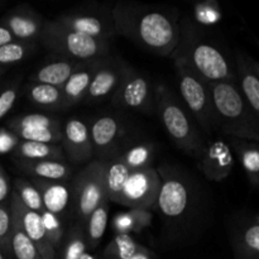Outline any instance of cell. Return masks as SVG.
<instances>
[{
	"instance_id": "cell-46",
	"label": "cell",
	"mask_w": 259,
	"mask_h": 259,
	"mask_svg": "<svg viewBox=\"0 0 259 259\" xmlns=\"http://www.w3.org/2000/svg\"><path fill=\"white\" fill-rule=\"evenodd\" d=\"M80 259H96V258H95V257H93V255H91V254H89V253L86 252L85 254H83L82 257H81Z\"/></svg>"
},
{
	"instance_id": "cell-17",
	"label": "cell",
	"mask_w": 259,
	"mask_h": 259,
	"mask_svg": "<svg viewBox=\"0 0 259 259\" xmlns=\"http://www.w3.org/2000/svg\"><path fill=\"white\" fill-rule=\"evenodd\" d=\"M125 67L126 63L118 58H106L105 62L99 67V70L94 75L83 101L93 104L106 98H111L120 82Z\"/></svg>"
},
{
	"instance_id": "cell-25",
	"label": "cell",
	"mask_w": 259,
	"mask_h": 259,
	"mask_svg": "<svg viewBox=\"0 0 259 259\" xmlns=\"http://www.w3.org/2000/svg\"><path fill=\"white\" fill-rule=\"evenodd\" d=\"M25 96L32 105L43 109V110H63L66 109L62 91L56 86L29 82L25 88Z\"/></svg>"
},
{
	"instance_id": "cell-15",
	"label": "cell",
	"mask_w": 259,
	"mask_h": 259,
	"mask_svg": "<svg viewBox=\"0 0 259 259\" xmlns=\"http://www.w3.org/2000/svg\"><path fill=\"white\" fill-rule=\"evenodd\" d=\"M10 210L12 215L18 220L22 229L28 235L33 244L37 247L42 259H56L57 252L51 245L47 235H46L45 227H43L42 218L38 212L27 209L18 199L14 191L10 195Z\"/></svg>"
},
{
	"instance_id": "cell-28",
	"label": "cell",
	"mask_w": 259,
	"mask_h": 259,
	"mask_svg": "<svg viewBox=\"0 0 259 259\" xmlns=\"http://www.w3.org/2000/svg\"><path fill=\"white\" fill-rule=\"evenodd\" d=\"M156 148L152 142H138L131 144L116 154V158L123 162L131 171L152 167Z\"/></svg>"
},
{
	"instance_id": "cell-37",
	"label": "cell",
	"mask_w": 259,
	"mask_h": 259,
	"mask_svg": "<svg viewBox=\"0 0 259 259\" xmlns=\"http://www.w3.org/2000/svg\"><path fill=\"white\" fill-rule=\"evenodd\" d=\"M40 218H42L46 235H47L51 245L55 248L56 252H58V250L61 249V247H62L66 235L65 229H63L62 219H61V217L52 214V212L47 211V210H45V211L40 214Z\"/></svg>"
},
{
	"instance_id": "cell-1",
	"label": "cell",
	"mask_w": 259,
	"mask_h": 259,
	"mask_svg": "<svg viewBox=\"0 0 259 259\" xmlns=\"http://www.w3.org/2000/svg\"><path fill=\"white\" fill-rule=\"evenodd\" d=\"M116 34L148 52L171 57L181 38L180 13L175 8L118 2L111 9Z\"/></svg>"
},
{
	"instance_id": "cell-20",
	"label": "cell",
	"mask_w": 259,
	"mask_h": 259,
	"mask_svg": "<svg viewBox=\"0 0 259 259\" xmlns=\"http://www.w3.org/2000/svg\"><path fill=\"white\" fill-rule=\"evenodd\" d=\"M85 63L86 62L57 56L56 58L48 60L39 68H37V71L30 76L29 82L46 83V85L61 89L65 85L66 81Z\"/></svg>"
},
{
	"instance_id": "cell-48",
	"label": "cell",
	"mask_w": 259,
	"mask_h": 259,
	"mask_svg": "<svg viewBox=\"0 0 259 259\" xmlns=\"http://www.w3.org/2000/svg\"><path fill=\"white\" fill-rule=\"evenodd\" d=\"M0 259H5V255L3 254V252H2V250H0Z\"/></svg>"
},
{
	"instance_id": "cell-36",
	"label": "cell",
	"mask_w": 259,
	"mask_h": 259,
	"mask_svg": "<svg viewBox=\"0 0 259 259\" xmlns=\"http://www.w3.org/2000/svg\"><path fill=\"white\" fill-rule=\"evenodd\" d=\"M14 192L17 194L20 202H22L27 209L38 212V214H42V212L45 211V206H43L42 197H40L39 191H38L37 187L30 182V180H15Z\"/></svg>"
},
{
	"instance_id": "cell-49",
	"label": "cell",
	"mask_w": 259,
	"mask_h": 259,
	"mask_svg": "<svg viewBox=\"0 0 259 259\" xmlns=\"http://www.w3.org/2000/svg\"><path fill=\"white\" fill-rule=\"evenodd\" d=\"M255 222H257L258 224H259V215H258V218H257V220H255Z\"/></svg>"
},
{
	"instance_id": "cell-5",
	"label": "cell",
	"mask_w": 259,
	"mask_h": 259,
	"mask_svg": "<svg viewBox=\"0 0 259 259\" xmlns=\"http://www.w3.org/2000/svg\"><path fill=\"white\" fill-rule=\"evenodd\" d=\"M47 50L61 57L81 62L106 57L110 51L109 40L96 39L62 27L55 20L46 19L39 38Z\"/></svg>"
},
{
	"instance_id": "cell-26",
	"label": "cell",
	"mask_w": 259,
	"mask_h": 259,
	"mask_svg": "<svg viewBox=\"0 0 259 259\" xmlns=\"http://www.w3.org/2000/svg\"><path fill=\"white\" fill-rule=\"evenodd\" d=\"M12 154L14 159H25V161H40V159L65 161L62 146L39 143V142L19 141Z\"/></svg>"
},
{
	"instance_id": "cell-35",
	"label": "cell",
	"mask_w": 259,
	"mask_h": 259,
	"mask_svg": "<svg viewBox=\"0 0 259 259\" xmlns=\"http://www.w3.org/2000/svg\"><path fill=\"white\" fill-rule=\"evenodd\" d=\"M146 249L131 235H115L105 248V254L111 259H132Z\"/></svg>"
},
{
	"instance_id": "cell-44",
	"label": "cell",
	"mask_w": 259,
	"mask_h": 259,
	"mask_svg": "<svg viewBox=\"0 0 259 259\" xmlns=\"http://www.w3.org/2000/svg\"><path fill=\"white\" fill-rule=\"evenodd\" d=\"M149 255H151V252L148 249H144L143 252L138 253L136 257H133L132 259H149Z\"/></svg>"
},
{
	"instance_id": "cell-43",
	"label": "cell",
	"mask_w": 259,
	"mask_h": 259,
	"mask_svg": "<svg viewBox=\"0 0 259 259\" xmlns=\"http://www.w3.org/2000/svg\"><path fill=\"white\" fill-rule=\"evenodd\" d=\"M13 40H15V39H14V37L12 35V33H10L7 28H4L3 25H0V46H4V45H7V43L13 42Z\"/></svg>"
},
{
	"instance_id": "cell-9",
	"label": "cell",
	"mask_w": 259,
	"mask_h": 259,
	"mask_svg": "<svg viewBox=\"0 0 259 259\" xmlns=\"http://www.w3.org/2000/svg\"><path fill=\"white\" fill-rule=\"evenodd\" d=\"M114 106L129 110L152 113L154 106V88L151 81L126 65L118 88L111 96Z\"/></svg>"
},
{
	"instance_id": "cell-8",
	"label": "cell",
	"mask_w": 259,
	"mask_h": 259,
	"mask_svg": "<svg viewBox=\"0 0 259 259\" xmlns=\"http://www.w3.org/2000/svg\"><path fill=\"white\" fill-rule=\"evenodd\" d=\"M157 172L161 179V186L156 206L166 219H182L192 205L194 190L191 181L184 172L169 164H162Z\"/></svg>"
},
{
	"instance_id": "cell-39",
	"label": "cell",
	"mask_w": 259,
	"mask_h": 259,
	"mask_svg": "<svg viewBox=\"0 0 259 259\" xmlns=\"http://www.w3.org/2000/svg\"><path fill=\"white\" fill-rule=\"evenodd\" d=\"M19 89L20 77L0 86V120H3L15 105L19 96Z\"/></svg>"
},
{
	"instance_id": "cell-13",
	"label": "cell",
	"mask_w": 259,
	"mask_h": 259,
	"mask_svg": "<svg viewBox=\"0 0 259 259\" xmlns=\"http://www.w3.org/2000/svg\"><path fill=\"white\" fill-rule=\"evenodd\" d=\"M234 163V153L224 139L206 142L201 154L197 157V168L211 182H220L229 177Z\"/></svg>"
},
{
	"instance_id": "cell-40",
	"label": "cell",
	"mask_w": 259,
	"mask_h": 259,
	"mask_svg": "<svg viewBox=\"0 0 259 259\" xmlns=\"http://www.w3.org/2000/svg\"><path fill=\"white\" fill-rule=\"evenodd\" d=\"M196 18L199 22L205 23V24H214L222 19V13L217 3H206L205 5L201 4L197 8Z\"/></svg>"
},
{
	"instance_id": "cell-24",
	"label": "cell",
	"mask_w": 259,
	"mask_h": 259,
	"mask_svg": "<svg viewBox=\"0 0 259 259\" xmlns=\"http://www.w3.org/2000/svg\"><path fill=\"white\" fill-rule=\"evenodd\" d=\"M233 153L237 154L250 185L259 189V143L252 141L229 138L228 139Z\"/></svg>"
},
{
	"instance_id": "cell-41",
	"label": "cell",
	"mask_w": 259,
	"mask_h": 259,
	"mask_svg": "<svg viewBox=\"0 0 259 259\" xmlns=\"http://www.w3.org/2000/svg\"><path fill=\"white\" fill-rule=\"evenodd\" d=\"M20 139L7 128L0 129V153H12Z\"/></svg>"
},
{
	"instance_id": "cell-27",
	"label": "cell",
	"mask_w": 259,
	"mask_h": 259,
	"mask_svg": "<svg viewBox=\"0 0 259 259\" xmlns=\"http://www.w3.org/2000/svg\"><path fill=\"white\" fill-rule=\"evenodd\" d=\"M153 215L149 210L129 209L118 212L111 220L115 235H131V233H141L152 224Z\"/></svg>"
},
{
	"instance_id": "cell-29",
	"label": "cell",
	"mask_w": 259,
	"mask_h": 259,
	"mask_svg": "<svg viewBox=\"0 0 259 259\" xmlns=\"http://www.w3.org/2000/svg\"><path fill=\"white\" fill-rule=\"evenodd\" d=\"M109 222V200L105 199L86 219L83 224L88 248L95 249L100 244Z\"/></svg>"
},
{
	"instance_id": "cell-18",
	"label": "cell",
	"mask_w": 259,
	"mask_h": 259,
	"mask_svg": "<svg viewBox=\"0 0 259 259\" xmlns=\"http://www.w3.org/2000/svg\"><path fill=\"white\" fill-rule=\"evenodd\" d=\"M30 182L39 191L45 210L62 217L68 209H71V201H72L71 181H47V180L32 179Z\"/></svg>"
},
{
	"instance_id": "cell-19",
	"label": "cell",
	"mask_w": 259,
	"mask_h": 259,
	"mask_svg": "<svg viewBox=\"0 0 259 259\" xmlns=\"http://www.w3.org/2000/svg\"><path fill=\"white\" fill-rule=\"evenodd\" d=\"M108 57L109 56L88 61L82 67L78 68V70L66 81L65 85L61 88L66 109L77 105L81 101L85 100V96L86 94H88L89 88H90V83L91 81H93L94 75H95L96 71H98L99 67L105 62Z\"/></svg>"
},
{
	"instance_id": "cell-7",
	"label": "cell",
	"mask_w": 259,
	"mask_h": 259,
	"mask_svg": "<svg viewBox=\"0 0 259 259\" xmlns=\"http://www.w3.org/2000/svg\"><path fill=\"white\" fill-rule=\"evenodd\" d=\"M105 168L106 162L93 159L71 180V210L77 218L78 224H85L91 212L108 199L105 192Z\"/></svg>"
},
{
	"instance_id": "cell-4",
	"label": "cell",
	"mask_w": 259,
	"mask_h": 259,
	"mask_svg": "<svg viewBox=\"0 0 259 259\" xmlns=\"http://www.w3.org/2000/svg\"><path fill=\"white\" fill-rule=\"evenodd\" d=\"M154 106L164 131L177 148L197 158L206 142L182 100L166 83L154 88Z\"/></svg>"
},
{
	"instance_id": "cell-12",
	"label": "cell",
	"mask_w": 259,
	"mask_h": 259,
	"mask_svg": "<svg viewBox=\"0 0 259 259\" xmlns=\"http://www.w3.org/2000/svg\"><path fill=\"white\" fill-rule=\"evenodd\" d=\"M95 159L108 162L119 153V146L125 136V126L119 118L109 114L99 115L89 125Z\"/></svg>"
},
{
	"instance_id": "cell-47",
	"label": "cell",
	"mask_w": 259,
	"mask_h": 259,
	"mask_svg": "<svg viewBox=\"0 0 259 259\" xmlns=\"http://www.w3.org/2000/svg\"><path fill=\"white\" fill-rule=\"evenodd\" d=\"M5 72H7V68H4V67H0V77H2V76L4 75Z\"/></svg>"
},
{
	"instance_id": "cell-2",
	"label": "cell",
	"mask_w": 259,
	"mask_h": 259,
	"mask_svg": "<svg viewBox=\"0 0 259 259\" xmlns=\"http://www.w3.org/2000/svg\"><path fill=\"white\" fill-rule=\"evenodd\" d=\"M169 58L184 61L207 85L218 82H238L235 67L224 51L210 39L199 35L189 22L181 23V38Z\"/></svg>"
},
{
	"instance_id": "cell-14",
	"label": "cell",
	"mask_w": 259,
	"mask_h": 259,
	"mask_svg": "<svg viewBox=\"0 0 259 259\" xmlns=\"http://www.w3.org/2000/svg\"><path fill=\"white\" fill-rule=\"evenodd\" d=\"M46 19L30 5L13 8L0 19V25L7 28L15 40L37 43L42 34Z\"/></svg>"
},
{
	"instance_id": "cell-34",
	"label": "cell",
	"mask_w": 259,
	"mask_h": 259,
	"mask_svg": "<svg viewBox=\"0 0 259 259\" xmlns=\"http://www.w3.org/2000/svg\"><path fill=\"white\" fill-rule=\"evenodd\" d=\"M37 50V43L13 40L0 46V67L8 68L12 65L23 62Z\"/></svg>"
},
{
	"instance_id": "cell-6",
	"label": "cell",
	"mask_w": 259,
	"mask_h": 259,
	"mask_svg": "<svg viewBox=\"0 0 259 259\" xmlns=\"http://www.w3.org/2000/svg\"><path fill=\"white\" fill-rule=\"evenodd\" d=\"M171 60L174 61L182 103L200 128L206 134H211L217 129V118L209 85L204 82L184 61L180 58Z\"/></svg>"
},
{
	"instance_id": "cell-16",
	"label": "cell",
	"mask_w": 259,
	"mask_h": 259,
	"mask_svg": "<svg viewBox=\"0 0 259 259\" xmlns=\"http://www.w3.org/2000/svg\"><path fill=\"white\" fill-rule=\"evenodd\" d=\"M61 146L65 157L72 164H85L93 161L94 151L90 129L81 119L70 118L66 120Z\"/></svg>"
},
{
	"instance_id": "cell-21",
	"label": "cell",
	"mask_w": 259,
	"mask_h": 259,
	"mask_svg": "<svg viewBox=\"0 0 259 259\" xmlns=\"http://www.w3.org/2000/svg\"><path fill=\"white\" fill-rule=\"evenodd\" d=\"M15 166L32 179L47 180V181H71L72 167L65 161L57 159H40V161H25L15 159Z\"/></svg>"
},
{
	"instance_id": "cell-23",
	"label": "cell",
	"mask_w": 259,
	"mask_h": 259,
	"mask_svg": "<svg viewBox=\"0 0 259 259\" xmlns=\"http://www.w3.org/2000/svg\"><path fill=\"white\" fill-rule=\"evenodd\" d=\"M232 244L235 259H259V224L247 222L233 232Z\"/></svg>"
},
{
	"instance_id": "cell-10",
	"label": "cell",
	"mask_w": 259,
	"mask_h": 259,
	"mask_svg": "<svg viewBox=\"0 0 259 259\" xmlns=\"http://www.w3.org/2000/svg\"><path fill=\"white\" fill-rule=\"evenodd\" d=\"M161 179L153 167L131 171L123 191H121L119 205L129 209L149 210L156 207L158 199Z\"/></svg>"
},
{
	"instance_id": "cell-22",
	"label": "cell",
	"mask_w": 259,
	"mask_h": 259,
	"mask_svg": "<svg viewBox=\"0 0 259 259\" xmlns=\"http://www.w3.org/2000/svg\"><path fill=\"white\" fill-rule=\"evenodd\" d=\"M235 72L243 98L259 119V77L250 65L249 56L240 51L235 53Z\"/></svg>"
},
{
	"instance_id": "cell-31",
	"label": "cell",
	"mask_w": 259,
	"mask_h": 259,
	"mask_svg": "<svg viewBox=\"0 0 259 259\" xmlns=\"http://www.w3.org/2000/svg\"><path fill=\"white\" fill-rule=\"evenodd\" d=\"M5 128L9 129L12 133L18 131H25V129H55V131H62L63 126L60 119L50 114L33 113L24 114V115L14 116L7 121Z\"/></svg>"
},
{
	"instance_id": "cell-30",
	"label": "cell",
	"mask_w": 259,
	"mask_h": 259,
	"mask_svg": "<svg viewBox=\"0 0 259 259\" xmlns=\"http://www.w3.org/2000/svg\"><path fill=\"white\" fill-rule=\"evenodd\" d=\"M131 169L119 161L116 157L106 162L105 168V192L109 202L118 204L123 191L124 184L128 179Z\"/></svg>"
},
{
	"instance_id": "cell-33",
	"label": "cell",
	"mask_w": 259,
	"mask_h": 259,
	"mask_svg": "<svg viewBox=\"0 0 259 259\" xmlns=\"http://www.w3.org/2000/svg\"><path fill=\"white\" fill-rule=\"evenodd\" d=\"M85 229L82 224H75L65 235V240L61 247L60 259H80L86 253Z\"/></svg>"
},
{
	"instance_id": "cell-32",
	"label": "cell",
	"mask_w": 259,
	"mask_h": 259,
	"mask_svg": "<svg viewBox=\"0 0 259 259\" xmlns=\"http://www.w3.org/2000/svg\"><path fill=\"white\" fill-rule=\"evenodd\" d=\"M12 255L15 259H42L37 247L28 238L18 220L12 215Z\"/></svg>"
},
{
	"instance_id": "cell-45",
	"label": "cell",
	"mask_w": 259,
	"mask_h": 259,
	"mask_svg": "<svg viewBox=\"0 0 259 259\" xmlns=\"http://www.w3.org/2000/svg\"><path fill=\"white\" fill-rule=\"evenodd\" d=\"M250 65H252L253 70L255 71V73H257V75H258V77H259V61H255V60H253V58L250 57Z\"/></svg>"
},
{
	"instance_id": "cell-42",
	"label": "cell",
	"mask_w": 259,
	"mask_h": 259,
	"mask_svg": "<svg viewBox=\"0 0 259 259\" xmlns=\"http://www.w3.org/2000/svg\"><path fill=\"white\" fill-rule=\"evenodd\" d=\"M10 195H12V192H10L9 177H8L7 172L0 164V204L9 201Z\"/></svg>"
},
{
	"instance_id": "cell-11",
	"label": "cell",
	"mask_w": 259,
	"mask_h": 259,
	"mask_svg": "<svg viewBox=\"0 0 259 259\" xmlns=\"http://www.w3.org/2000/svg\"><path fill=\"white\" fill-rule=\"evenodd\" d=\"M56 23L73 32L96 39L109 40L116 34L111 9H78L63 13L55 19Z\"/></svg>"
},
{
	"instance_id": "cell-38",
	"label": "cell",
	"mask_w": 259,
	"mask_h": 259,
	"mask_svg": "<svg viewBox=\"0 0 259 259\" xmlns=\"http://www.w3.org/2000/svg\"><path fill=\"white\" fill-rule=\"evenodd\" d=\"M12 210L9 201L0 204V250L5 257L12 258Z\"/></svg>"
},
{
	"instance_id": "cell-3",
	"label": "cell",
	"mask_w": 259,
	"mask_h": 259,
	"mask_svg": "<svg viewBox=\"0 0 259 259\" xmlns=\"http://www.w3.org/2000/svg\"><path fill=\"white\" fill-rule=\"evenodd\" d=\"M209 88L217 129L229 138L259 143V119L243 98L238 82L211 83Z\"/></svg>"
}]
</instances>
